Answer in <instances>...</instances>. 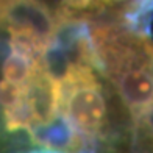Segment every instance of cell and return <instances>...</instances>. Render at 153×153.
Returning a JSON list of instances; mask_svg holds the SVG:
<instances>
[{
    "instance_id": "1",
    "label": "cell",
    "mask_w": 153,
    "mask_h": 153,
    "mask_svg": "<svg viewBox=\"0 0 153 153\" xmlns=\"http://www.w3.org/2000/svg\"><path fill=\"white\" fill-rule=\"evenodd\" d=\"M97 66L130 120L153 105V42L122 24H99L91 31Z\"/></svg>"
},
{
    "instance_id": "2",
    "label": "cell",
    "mask_w": 153,
    "mask_h": 153,
    "mask_svg": "<svg viewBox=\"0 0 153 153\" xmlns=\"http://www.w3.org/2000/svg\"><path fill=\"white\" fill-rule=\"evenodd\" d=\"M108 153H153V105L130 120L127 136Z\"/></svg>"
}]
</instances>
